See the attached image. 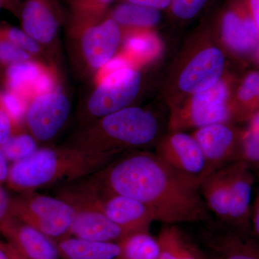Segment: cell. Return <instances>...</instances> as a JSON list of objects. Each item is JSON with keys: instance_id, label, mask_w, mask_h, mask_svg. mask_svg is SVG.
<instances>
[{"instance_id": "4fadbf2b", "label": "cell", "mask_w": 259, "mask_h": 259, "mask_svg": "<svg viewBox=\"0 0 259 259\" xmlns=\"http://www.w3.org/2000/svg\"><path fill=\"white\" fill-rule=\"evenodd\" d=\"M192 136L205 158L207 176L241 160V148L238 147L236 134L226 122L200 127Z\"/></svg>"}, {"instance_id": "ab89813d", "label": "cell", "mask_w": 259, "mask_h": 259, "mask_svg": "<svg viewBox=\"0 0 259 259\" xmlns=\"http://www.w3.org/2000/svg\"><path fill=\"white\" fill-rule=\"evenodd\" d=\"M250 15L259 29V0H247Z\"/></svg>"}, {"instance_id": "277c9868", "label": "cell", "mask_w": 259, "mask_h": 259, "mask_svg": "<svg viewBox=\"0 0 259 259\" xmlns=\"http://www.w3.org/2000/svg\"><path fill=\"white\" fill-rule=\"evenodd\" d=\"M68 36L75 69L80 76L93 78L117 56L123 30L107 15L95 21L70 23Z\"/></svg>"}, {"instance_id": "8fae6325", "label": "cell", "mask_w": 259, "mask_h": 259, "mask_svg": "<svg viewBox=\"0 0 259 259\" xmlns=\"http://www.w3.org/2000/svg\"><path fill=\"white\" fill-rule=\"evenodd\" d=\"M19 18L24 31L41 44L54 56L57 52L64 22L59 0H24Z\"/></svg>"}, {"instance_id": "5bb4252c", "label": "cell", "mask_w": 259, "mask_h": 259, "mask_svg": "<svg viewBox=\"0 0 259 259\" xmlns=\"http://www.w3.org/2000/svg\"><path fill=\"white\" fill-rule=\"evenodd\" d=\"M0 235L28 259H62L56 242L10 215L0 224Z\"/></svg>"}, {"instance_id": "1f68e13d", "label": "cell", "mask_w": 259, "mask_h": 259, "mask_svg": "<svg viewBox=\"0 0 259 259\" xmlns=\"http://www.w3.org/2000/svg\"><path fill=\"white\" fill-rule=\"evenodd\" d=\"M35 60L31 56L0 35V69L17 63Z\"/></svg>"}, {"instance_id": "4dcf8cb0", "label": "cell", "mask_w": 259, "mask_h": 259, "mask_svg": "<svg viewBox=\"0 0 259 259\" xmlns=\"http://www.w3.org/2000/svg\"><path fill=\"white\" fill-rule=\"evenodd\" d=\"M216 249L221 253V259H259L254 250L238 244L232 236H226L216 243Z\"/></svg>"}, {"instance_id": "836d02e7", "label": "cell", "mask_w": 259, "mask_h": 259, "mask_svg": "<svg viewBox=\"0 0 259 259\" xmlns=\"http://www.w3.org/2000/svg\"><path fill=\"white\" fill-rule=\"evenodd\" d=\"M18 128L20 127L15 126L9 114L5 110L0 99V146L4 145L15 130Z\"/></svg>"}, {"instance_id": "60d3db41", "label": "cell", "mask_w": 259, "mask_h": 259, "mask_svg": "<svg viewBox=\"0 0 259 259\" xmlns=\"http://www.w3.org/2000/svg\"><path fill=\"white\" fill-rule=\"evenodd\" d=\"M6 243L7 248H8V252H9V254L10 255V258L11 259H28L24 257L23 255L20 254V253L15 249L14 247L12 246L11 245L9 244V243Z\"/></svg>"}, {"instance_id": "6da1fadb", "label": "cell", "mask_w": 259, "mask_h": 259, "mask_svg": "<svg viewBox=\"0 0 259 259\" xmlns=\"http://www.w3.org/2000/svg\"><path fill=\"white\" fill-rule=\"evenodd\" d=\"M85 190L136 199L165 225L208 221L198 186L170 168L156 153L128 151L79 181Z\"/></svg>"}, {"instance_id": "ffe728a7", "label": "cell", "mask_w": 259, "mask_h": 259, "mask_svg": "<svg viewBox=\"0 0 259 259\" xmlns=\"http://www.w3.org/2000/svg\"><path fill=\"white\" fill-rule=\"evenodd\" d=\"M226 167L208 175L201 182L199 188L209 211L220 221L229 223V190Z\"/></svg>"}, {"instance_id": "8d00e7d4", "label": "cell", "mask_w": 259, "mask_h": 259, "mask_svg": "<svg viewBox=\"0 0 259 259\" xmlns=\"http://www.w3.org/2000/svg\"><path fill=\"white\" fill-rule=\"evenodd\" d=\"M10 163L0 147V185L6 184L9 174Z\"/></svg>"}, {"instance_id": "ee69618b", "label": "cell", "mask_w": 259, "mask_h": 259, "mask_svg": "<svg viewBox=\"0 0 259 259\" xmlns=\"http://www.w3.org/2000/svg\"><path fill=\"white\" fill-rule=\"evenodd\" d=\"M258 57H259V51H258Z\"/></svg>"}, {"instance_id": "f546056e", "label": "cell", "mask_w": 259, "mask_h": 259, "mask_svg": "<svg viewBox=\"0 0 259 259\" xmlns=\"http://www.w3.org/2000/svg\"><path fill=\"white\" fill-rule=\"evenodd\" d=\"M209 0H172L169 10L171 17L181 22L195 18L203 10Z\"/></svg>"}, {"instance_id": "bcb514c9", "label": "cell", "mask_w": 259, "mask_h": 259, "mask_svg": "<svg viewBox=\"0 0 259 259\" xmlns=\"http://www.w3.org/2000/svg\"><path fill=\"white\" fill-rule=\"evenodd\" d=\"M258 169H259V168H258Z\"/></svg>"}, {"instance_id": "30bf717a", "label": "cell", "mask_w": 259, "mask_h": 259, "mask_svg": "<svg viewBox=\"0 0 259 259\" xmlns=\"http://www.w3.org/2000/svg\"><path fill=\"white\" fill-rule=\"evenodd\" d=\"M156 154L170 168L198 187L207 177V162L192 134L172 131L158 142Z\"/></svg>"}, {"instance_id": "5b68a950", "label": "cell", "mask_w": 259, "mask_h": 259, "mask_svg": "<svg viewBox=\"0 0 259 259\" xmlns=\"http://www.w3.org/2000/svg\"><path fill=\"white\" fill-rule=\"evenodd\" d=\"M142 74L133 66L97 78L78 110L80 125L133 106L142 87Z\"/></svg>"}, {"instance_id": "8992f818", "label": "cell", "mask_w": 259, "mask_h": 259, "mask_svg": "<svg viewBox=\"0 0 259 259\" xmlns=\"http://www.w3.org/2000/svg\"><path fill=\"white\" fill-rule=\"evenodd\" d=\"M59 196L75 208L100 211L127 235L149 232L154 221L152 214L144 204L120 194L91 192L69 185L61 189Z\"/></svg>"}, {"instance_id": "7a4b0ae2", "label": "cell", "mask_w": 259, "mask_h": 259, "mask_svg": "<svg viewBox=\"0 0 259 259\" xmlns=\"http://www.w3.org/2000/svg\"><path fill=\"white\" fill-rule=\"evenodd\" d=\"M117 156L85 152L64 145L39 148L29 157L10 165L6 185L18 194L61 187L93 175Z\"/></svg>"}, {"instance_id": "f6af8a7d", "label": "cell", "mask_w": 259, "mask_h": 259, "mask_svg": "<svg viewBox=\"0 0 259 259\" xmlns=\"http://www.w3.org/2000/svg\"><path fill=\"white\" fill-rule=\"evenodd\" d=\"M258 96H259V95H258Z\"/></svg>"}, {"instance_id": "ba28073f", "label": "cell", "mask_w": 259, "mask_h": 259, "mask_svg": "<svg viewBox=\"0 0 259 259\" xmlns=\"http://www.w3.org/2000/svg\"><path fill=\"white\" fill-rule=\"evenodd\" d=\"M71 111L69 94L60 84L32 97L27 103L25 126L38 144L53 141L67 123Z\"/></svg>"}, {"instance_id": "44dd1931", "label": "cell", "mask_w": 259, "mask_h": 259, "mask_svg": "<svg viewBox=\"0 0 259 259\" xmlns=\"http://www.w3.org/2000/svg\"><path fill=\"white\" fill-rule=\"evenodd\" d=\"M109 16L122 30H149L156 26L161 18V11L133 3H120L108 13Z\"/></svg>"}, {"instance_id": "74e56055", "label": "cell", "mask_w": 259, "mask_h": 259, "mask_svg": "<svg viewBox=\"0 0 259 259\" xmlns=\"http://www.w3.org/2000/svg\"><path fill=\"white\" fill-rule=\"evenodd\" d=\"M250 222L252 223V226H253V228H254L255 233H256L259 236V186L256 197H255L254 202H253V204H252Z\"/></svg>"}, {"instance_id": "e575fe53", "label": "cell", "mask_w": 259, "mask_h": 259, "mask_svg": "<svg viewBox=\"0 0 259 259\" xmlns=\"http://www.w3.org/2000/svg\"><path fill=\"white\" fill-rule=\"evenodd\" d=\"M12 197L3 185H0V224L10 216Z\"/></svg>"}, {"instance_id": "d6986e66", "label": "cell", "mask_w": 259, "mask_h": 259, "mask_svg": "<svg viewBox=\"0 0 259 259\" xmlns=\"http://www.w3.org/2000/svg\"><path fill=\"white\" fill-rule=\"evenodd\" d=\"M62 259H117L119 243L97 242L67 236L56 241Z\"/></svg>"}, {"instance_id": "e0dca14e", "label": "cell", "mask_w": 259, "mask_h": 259, "mask_svg": "<svg viewBox=\"0 0 259 259\" xmlns=\"http://www.w3.org/2000/svg\"><path fill=\"white\" fill-rule=\"evenodd\" d=\"M76 214L68 236L97 242L119 243L127 236L100 211L89 208H75Z\"/></svg>"}, {"instance_id": "484cf974", "label": "cell", "mask_w": 259, "mask_h": 259, "mask_svg": "<svg viewBox=\"0 0 259 259\" xmlns=\"http://www.w3.org/2000/svg\"><path fill=\"white\" fill-rule=\"evenodd\" d=\"M124 49L128 57L136 60L143 61L156 54L158 42L156 36L149 30H130L124 41Z\"/></svg>"}, {"instance_id": "2e32d148", "label": "cell", "mask_w": 259, "mask_h": 259, "mask_svg": "<svg viewBox=\"0 0 259 259\" xmlns=\"http://www.w3.org/2000/svg\"><path fill=\"white\" fill-rule=\"evenodd\" d=\"M229 190V223L238 228L250 224L254 177L251 166L243 161L226 167Z\"/></svg>"}, {"instance_id": "7bdbcfd3", "label": "cell", "mask_w": 259, "mask_h": 259, "mask_svg": "<svg viewBox=\"0 0 259 259\" xmlns=\"http://www.w3.org/2000/svg\"><path fill=\"white\" fill-rule=\"evenodd\" d=\"M2 8H4V4H3V0H0V10Z\"/></svg>"}, {"instance_id": "603a6c76", "label": "cell", "mask_w": 259, "mask_h": 259, "mask_svg": "<svg viewBox=\"0 0 259 259\" xmlns=\"http://www.w3.org/2000/svg\"><path fill=\"white\" fill-rule=\"evenodd\" d=\"M0 35L31 56L35 60L57 69L54 56L41 44L24 31L23 29L16 28L9 24L2 23Z\"/></svg>"}, {"instance_id": "83f0119b", "label": "cell", "mask_w": 259, "mask_h": 259, "mask_svg": "<svg viewBox=\"0 0 259 259\" xmlns=\"http://www.w3.org/2000/svg\"><path fill=\"white\" fill-rule=\"evenodd\" d=\"M241 160L259 168V112L253 116L242 139Z\"/></svg>"}, {"instance_id": "3957f363", "label": "cell", "mask_w": 259, "mask_h": 259, "mask_svg": "<svg viewBox=\"0 0 259 259\" xmlns=\"http://www.w3.org/2000/svg\"><path fill=\"white\" fill-rule=\"evenodd\" d=\"M159 131L153 112L130 106L80 125L64 145L85 152L119 156L152 146Z\"/></svg>"}, {"instance_id": "9c48e42d", "label": "cell", "mask_w": 259, "mask_h": 259, "mask_svg": "<svg viewBox=\"0 0 259 259\" xmlns=\"http://www.w3.org/2000/svg\"><path fill=\"white\" fill-rule=\"evenodd\" d=\"M228 90L224 81H219L212 88L192 95L190 103L172 114V131L226 122L230 117L227 105Z\"/></svg>"}, {"instance_id": "f1b7e54d", "label": "cell", "mask_w": 259, "mask_h": 259, "mask_svg": "<svg viewBox=\"0 0 259 259\" xmlns=\"http://www.w3.org/2000/svg\"><path fill=\"white\" fill-rule=\"evenodd\" d=\"M0 99L5 110L17 127H25V115L27 102L16 94L6 90H0Z\"/></svg>"}, {"instance_id": "d590c367", "label": "cell", "mask_w": 259, "mask_h": 259, "mask_svg": "<svg viewBox=\"0 0 259 259\" xmlns=\"http://www.w3.org/2000/svg\"><path fill=\"white\" fill-rule=\"evenodd\" d=\"M122 1L161 11L170 8L172 0H122Z\"/></svg>"}, {"instance_id": "f35d334b", "label": "cell", "mask_w": 259, "mask_h": 259, "mask_svg": "<svg viewBox=\"0 0 259 259\" xmlns=\"http://www.w3.org/2000/svg\"><path fill=\"white\" fill-rule=\"evenodd\" d=\"M3 4H4V8L9 10L15 16L19 18L23 3H21L20 0H3Z\"/></svg>"}, {"instance_id": "ac0fdd59", "label": "cell", "mask_w": 259, "mask_h": 259, "mask_svg": "<svg viewBox=\"0 0 259 259\" xmlns=\"http://www.w3.org/2000/svg\"><path fill=\"white\" fill-rule=\"evenodd\" d=\"M221 21L223 39L233 50L249 51L258 41L259 29L254 20L243 12L237 2H232Z\"/></svg>"}, {"instance_id": "7402d4cb", "label": "cell", "mask_w": 259, "mask_h": 259, "mask_svg": "<svg viewBox=\"0 0 259 259\" xmlns=\"http://www.w3.org/2000/svg\"><path fill=\"white\" fill-rule=\"evenodd\" d=\"M159 259H201L177 225H165L157 238Z\"/></svg>"}, {"instance_id": "9a60e30c", "label": "cell", "mask_w": 259, "mask_h": 259, "mask_svg": "<svg viewBox=\"0 0 259 259\" xmlns=\"http://www.w3.org/2000/svg\"><path fill=\"white\" fill-rule=\"evenodd\" d=\"M225 69L222 51L215 47L206 48L191 59L179 78V88L184 93L194 95L212 88Z\"/></svg>"}, {"instance_id": "cb8c5ba5", "label": "cell", "mask_w": 259, "mask_h": 259, "mask_svg": "<svg viewBox=\"0 0 259 259\" xmlns=\"http://www.w3.org/2000/svg\"><path fill=\"white\" fill-rule=\"evenodd\" d=\"M119 245L120 253L117 259H159L157 238L149 232L127 235L119 242Z\"/></svg>"}, {"instance_id": "d4e9b609", "label": "cell", "mask_w": 259, "mask_h": 259, "mask_svg": "<svg viewBox=\"0 0 259 259\" xmlns=\"http://www.w3.org/2000/svg\"><path fill=\"white\" fill-rule=\"evenodd\" d=\"M38 142L25 127L15 130L9 139L0 146L10 164L31 156L38 149Z\"/></svg>"}, {"instance_id": "4316f807", "label": "cell", "mask_w": 259, "mask_h": 259, "mask_svg": "<svg viewBox=\"0 0 259 259\" xmlns=\"http://www.w3.org/2000/svg\"><path fill=\"white\" fill-rule=\"evenodd\" d=\"M114 0H69L72 23L95 21L105 18Z\"/></svg>"}, {"instance_id": "7c38bea8", "label": "cell", "mask_w": 259, "mask_h": 259, "mask_svg": "<svg viewBox=\"0 0 259 259\" xmlns=\"http://www.w3.org/2000/svg\"><path fill=\"white\" fill-rule=\"evenodd\" d=\"M3 81L5 90L16 94L27 103L35 95L61 84L57 69L36 60L23 61L5 68Z\"/></svg>"}, {"instance_id": "b9f144b4", "label": "cell", "mask_w": 259, "mask_h": 259, "mask_svg": "<svg viewBox=\"0 0 259 259\" xmlns=\"http://www.w3.org/2000/svg\"><path fill=\"white\" fill-rule=\"evenodd\" d=\"M0 259H11L7 248L6 243L0 240Z\"/></svg>"}, {"instance_id": "52a82bcc", "label": "cell", "mask_w": 259, "mask_h": 259, "mask_svg": "<svg viewBox=\"0 0 259 259\" xmlns=\"http://www.w3.org/2000/svg\"><path fill=\"white\" fill-rule=\"evenodd\" d=\"M76 209L60 197L23 192L12 197L10 215L33 227L54 241L69 235Z\"/></svg>"}, {"instance_id": "d6a6232c", "label": "cell", "mask_w": 259, "mask_h": 259, "mask_svg": "<svg viewBox=\"0 0 259 259\" xmlns=\"http://www.w3.org/2000/svg\"><path fill=\"white\" fill-rule=\"evenodd\" d=\"M259 95V73L248 75L243 83L238 97L241 101L246 102Z\"/></svg>"}]
</instances>
